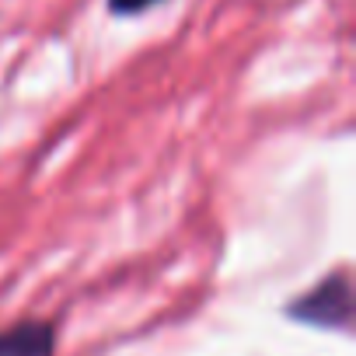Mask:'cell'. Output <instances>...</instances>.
I'll list each match as a JSON object with an SVG mask.
<instances>
[{
  "label": "cell",
  "mask_w": 356,
  "mask_h": 356,
  "mask_svg": "<svg viewBox=\"0 0 356 356\" xmlns=\"http://www.w3.org/2000/svg\"><path fill=\"white\" fill-rule=\"evenodd\" d=\"M56 332L46 321H22L0 335V356H53Z\"/></svg>",
  "instance_id": "obj_2"
},
{
  "label": "cell",
  "mask_w": 356,
  "mask_h": 356,
  "mask_svg": "<svg viewBox=\"0 0 356 356\" xmlns=\"http://www.w3.org/2000/svg\"><path fill=\"white\" fill-rule=\"evenodd\" d=\"M150 4H157V0H108V11L112 15H140Z\"/></svg>",
  "instance_id": "obj_3"
},
{
  "label": "cell",
  "mask_w": 356,
  "mask_h": 356,
  "mask_svg": "<svg viewBox=\"0 0 356 356\" xmlns=\"http://www.w3.org/2000/svg\"><path fill=\"white\" fill-rule=\"evenodd\" d=\"M290 318H300V321L318 325V328L349 332L353 328V286H349V276L335 273V276L321 280L307 297L293 300Z\"/></svg>",
  "instance_id": "obj_1"
}]
</instances>
